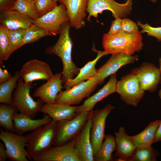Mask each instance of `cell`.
<instances>
[{"instance_id":"cell-18","label":"cell","mask_w":161,"mask_h":161,"mask_svg":"<svg viewBox=\"0 0 161 161\" xmlns=\"http://www.w3.org/2000/svg\"><path fill=\"white\" fill-rule=\"evenodd\" d=\"M92 121L90 116L76 136L75 147L80 161H94L90 139Z\"/></svg>"},{"instance_id":"cell-34","label":"cell","mask_w":161,"mask_h":161,"mask_svg":"<svg viewBox=\"0 0 161 161\" xmlns=\"http://www.w3.org/2000/svg\"><path fill=\"white\" fill-rule=\"evenodd\" d=\"M25 30L24 29L9 30L11 54L18 49V47L23 39Z\"/></svg>"},{"instance_id":"cell-38","label":"cell","mask_w":161,"mask_h":161,"mask_svg":"<svg viewBox=\"0 0 161 161\" xmlns=\"http://www.w3.org/2000/svg\"><path fill=\"white\" fill-rule=\"evenodd\" d=\"M16 0H0V12L12 10Z\"/></svg>"},{"instance_id":"cell-43","label":"cell","mask_w":161,"mask_h":161,"mask_svg":"<svg viewBox=\"0 0 161 161\" xmlns=\"http://www.w3.org/2000/svg\"><path fill=\"white\" fill-rule=\"evenodd\" d=\"M153 3L156 2L157 0H150Z\"/></svg>"},{"instance_id":"cell-12","label":"cell","mask_w":161,"mask_h":161,"mask_svg":"<svg viewBox=\"0 0 161 161\" xmlns=\"http://www.w3.org/2000/svg\"><path fill=\"white\" fill-rule=\"evenodd\" d=\"M131 73L137 77L141 89L145 92H154L161 80L159 69L154 64L147 62L133 69Z\"/></svg>"},{"instance_id":"cell-11","label":"cell","mask_w":161,"mask_h":161,"mask_svg":"<svg viewBox=\"0 0 161 161\" xmlns=\"http://www.w3.org/2000/svg\"><path fill=\"white\" fill-rule=\"evenodd\" d=\"M114 109V106L109 104L101 109L92 110L90 111L92 121L90 139L94 157L105 137L106 119L111 112Z\"/></svg>"},{"instance_id":"cell-21","label":"cell","mask_w":161,"mask_h":161,"mask_svg":"<svg viewBox=\"0 0 161 161\" xmlns=\"http://www.w3.org/2000/svg\"><path fill=\"white\" fill-rule=\"evenodd\" d=\"M116 73L111 75L108 81L94 95L85 100L81 105L77 106V114L89 112L93 110L95 104L111 94L116 92L117 82Z\"/></svg>"},{"instance_id":"cell-6","label":"cell","mask_w":161,"mask_h":161,"mask_svg":"<svg viewBox=\"0 0 161 161\" xmlns=\"http://www.w3.org/2000/svg\"><path fill=\"white\" fill-rule=\"evenodd\" d=\"M98 84L97 76L79 82L71 88L59 92L55 101L71 106L79 104L84 98L89 97Z\"/></svg>"},{"instance_id":"cell-4","label":"cell","mask_w":161,"mask_h":161,"mask_svg":"<svg viewBox=\"0 0 161 161\" xmlns=\"http://www.w3.org/2000/svg\"><path fill=\"white\" fill-rule=\"evenodd\" d=\"M31 85V83H25L20 77L12 96V100L13 105L20 113L33 118L40 111L44 102L40 98L35 101L32 97L30 95Z\"/></svg>"},{"instance_id":"cell-27","label":"cell","mask_w":161,"mask_h":161,"mask_svg":"<svg viewBox=\"0 0 161 161\" xmlns=\"http://www.w3.org/2000/svg\"><path fill=\"white\" fill-rule=\"evenodd\" d=\"M20 77L19 72L16 71L11 79L0 84V103L13 105L12 93L16 88Z\"/></svg>"},{"instance_id":"cell-17","label":"cell","mask_w":161,"mask_h":161,"mask_svg":"<svg viewBox=\"0 0 161 161\" xmlns=\"http://www.w3.org/2000/svg\"><path fill=\"white\" fill-rule=\"evenodd\" d=\"M62 77V73L54 74L46 83L36 88L34 92L33 97H39L45 103L56 102L57 95L64 88Z\"/></svg>"},{"instance_id":"cell-26","label":"cell","mask_w":161,"mask_h":161,"mask_svg":"<svg viewBox=\"0 0 161 161\" xmlns=\"http://www.w3.org/2000/svg\"><path fill=\"white\" fill-rule=\"evenodd\" d=\"M116 144L115 137L108 134L105 136L104 140L94 157L96 161H109L112 154L115 150Z\"/></svg>"},{"instance_id":"cell-41","label":"cell","mask_w":161,"mask_h":161,"mask_svg":"<svg viewBox=\"0 0 161 161\" xmlns=\"http://www.w3.org/2000/svg\"><path fill=\"white\" fill-rule=\"evenodd\" d=\"M160 141H161V120L156 131L155 143Z\"/></svg>"},{"instance_id":"cell-35","label":"cell","mask_w":161,"mask_h":161,"mask_svg":"<svg viewBox=\"0 0 161 161\" xmlns=\"http://www.w3.org/2000/svg\"><path fill=\"white\" fill-rule=\"evenodd\" d=\"M137 23V25L142 29L141 33H146L148 35L154 37L158 41H161V27H153L148 23L143 24L139 21Z\"/></svg>"},{"instance_id":"cell-32","label":"cell","mask_w":161,"mask_h":161,"mask_svg":"<svg viewBox=\"0 0 161 161\" xmlns=\"http://www.w3.org/2000/svg\"><path fill=\"white\" fill-rule=\"evenodd\" d=\"M160 154L152 145L137 148L132 161H155Z\"/></svg>"},{"instance_id":"cell-2","label":"cell","mask_w":161,"mask_h":161,"mask_svg":"<svg viewBox=\"0 0 161 161\" xmlns=\"http://www.w3.org/2000/svg\"><path fill=\"white\" fill-rule=\"evenodd\" d=\"M102 46L108 54L121 53L133 55L143 47L142 35L140 31L129 33L121 31L114 35L105 33L102 38Z\"/></svg>"},{"instance_id":"cell-37","label":"cell","mask_w":161,"mask_h":161,"mask_svg":"<svg viewBox=\"0 0 161 161\" xmlns=\"http://www.w3.org/2000/svg\"><path fill=\"white\" fill-rule=\"evenodd\" d=\"M122 18H117L112 21L108 34L114 35L120 33L122 31Z\"/></svg>"},{"instance_id":"cell-8","label":"cell","mask_w":161,"mask_h":161,"mask_svg":"<svg viewBox=\"0 0 161 161\" xmlns=\"http://www.w3.org/2000/svg\"><path fill=\"white\" fill-rule=\"evenodd\" d=\"M0 139L5 145L8 158L13 161H28L32 160L25 147L27 144L26 136L0 129Z\"/></svg>"},{"instance_id":"cell-29","label":"cell","mask_w":161,"mask_h":161,"mask_svg":"<svg viewBox=\"0 0 161 161\" xmlns=\"http://www.w3.org/2000/svg\"><path fill=\"white\" fill-rule=\"evenodd\" d=\"M11 45L9 30L4 26L0 25V64L7 60L10 55Z\"/></svg>"},{"instance_id":"cell-40","label":"cell","mask_w":161,"mask_h":161,"mask_svg":"<svg viewBox=\"0 0 161 161\" xmlns=\"http://www.w3.org/2000/svg\"><path fill=\"white\" fill-rule=\"evenodd\" d=\"M8 158V155L4 143L0 142V161H5Z\"/></svg>"},{"instance_id":"cell-23","label":"cell","mask_w":161,"mask_h":161,"mask_svg":"<svg viewBox=\"0 0 161 161\" xmlns=\"http://www.w3.org/2000/svg\"><path fill=\"white\" fill-rule=\"evenodd\" d=\"M0 24L9 30L26 29L32 25L33 20L21 13L14 10L0 12Z\"/></svg>"},{"instance_id":"cell-19","label":"cell","mask_w":161,"mask_h":161,"mask_svg":"<svg viewBox=\"0 0 161 161\" xmlns=\"http://www.w3.org/2000/svg\"><path fill=\"white\" fill-rule=\"evenodd\" d=\"M116 148L115 154L118 161H132L137 149L130 136L126 133L124 128L119 127L114 133Z\"/></svg>"},{"instance_id":"cell-3","label":"cell","mask_w":161,"mask_h":161,"mask_svg":"<svg viewBox=\"0 0 161 161\" xmlns=\"http://www.w3.org/2000/svg\"><path fill=\"white\" fill-rule=\"evenodd\" d=\"M56 123L52 120L26 136L28 141L26 149L32 160L53 146Z\"/></svg>"},{"instance_id":"cell-33","label":"cell","mask_w":161,"mask_h":161,"mask_svg":"<svg viewBox=\"0 0 161 161\" xmlns=\"http://www.w3.org/2000/svg\"><path fill=\"white\" fill-rule=\"evenodd\" d=\"M34 3L39 17L51 11L58 5L57 2L52 0H35Z\"/></svg>"},{"instance_id":"cell-25","label":"cell","mask_w":161,"mask_h":161,"mask_svg":"<svg viewBox=\"0 0 161 161\" xmlns=\"http://www.w3.org/2000/svg\"><path fill=\"white\" fill-rule=\"evenodd\" d=\"M160 121L157 120L152 121L140 133L130 136L137 148L151 145L155 143L156 132Z\"/></svg>"},{"instance_id":"cell-5","label":"cell","mask_w":161,"mask_h":161,"mask_svg":"<svg viewBox=\"0 0 161 161\" xmlns=\"http://www.w3.org/2000/svg\"><path fill=\"white\" fill-rule=\"evenodd\" d=\"M90 112L78 114L70 120L57 122L53 146L66 143L73 139L79 133L87 120Z\"/></svg>"},{"instance_id":"cell-15","label":"cell","mask_w":161,"mask_h":161,"mask_svg":"<svg viewBox=\"0 0 161 161\" xmlns=\"http://www.w3.org/2000/svg\"><path fill=\"white\" fill-rule=\"evenodd\" d=\"M138 60L137 55H129L118 53L112 55L109 59L97 69L99 84L103 83L109 76L115 73L122 67L132 64Z\"/></svg>"},{"instance_id":"cell-44","label":"cell","mask_w":161,"mask_h":161,"mask_svg":"<svg viewBox=\"0 0 161 161\" xmlns=\"http://www.w3.org/2000/svg\"><path fill=\"white\" fill-rule=\"evenodd\" d=\"M53 1H55V2H58V1H60V0H52Z\"/></svg>"},{"instance_id":"cell-14","label":"cell","mask_w":161,"mask_h":161,"mask_svg":"<svg viewBox=\"0 0 161 161\" xmlns=\"http://www.w3.org/2000/svg\"><path fill=\"white\" fill-rule=\"evenodd\" d=\"M76 137L64 144L52 146L32 160L34 161H80L75 147Z\"/></svg>"},{"instance_id":"cell-39","label":"cell","mask_w":161,"mask_h":161,"mask_svg":"<svg viewBox=\"0 0 161 161\" xmlns=\"http://www.w3.org/2000/svg\"><path fill=\"white\" fill-rule=\"evenodd\" d=\"M11 74L6 69L3 70L0 67V83L7 81L12 77Z\"/></svg>"},{"instance_id":"cell-10","label":"cell","mask_w":161,"mask_h":161,"mask_svg":"<svg viewBox=\"0 0 161 161\" xmlns=\"http://www.w3.org/2000/svg\"><path fill=\"white\" fill-rule=\"evenodd\" d=\"M69 21L66 9L62 4L42 16L34 20L32 25L46 30L51 36L60 34L63 26Z\"/></svg>"},{"instance_id":"cell-20","label":"cell","mask_w":161,"mask_h":161,"mask_svg":"<svg viewBox=\"0 0 161 161\" xmlns=\"http://www.w3.org/2000/svg\"><path fill=\"white\" fill-rule=\"evenodd\" d=\"M13 120L15 132L23 135L25 133L33 131L50 123L52 120L46 114L41 119H33L28 115L16 112L14 114Z\"/></svg>"},{"instance_id":"cell-13","label":"cell","mask_w":161,"mask_h":161,"mask_svg":"<svg viewBox=\"0 0 161 161\" xmlns=\"http://www.w3.org/2000/svg\"><path fill=\"white\" fill-rule=\"evenodd\" d=\"M20 77L27 84L35 80L47 81L53 76L51 68L47 63L41 60L32 59L25 63L19 72Z\"/></svg>"},{"instance_id":"cell-1","label":"cell","mask_w":161,"mask_h":161,"mask_svg":"<svg viewBox=\"0 0 161 161\" xmlns=\"http://www.w3.org/2000/svg\"><path fill=\"white\" fill-rule=\"evenodd\" d=\"M71 27L69 21L65 24L56 43L47 47L44 50L46 54L55 55L61 59L63 64L62 79L64 85L77 76L80 69L77 66L72 59L73 44L70 34Z\"/></svg>"},{"instance_id":"cell-36","label":"cell","mask_w":161,"mask_h":161,"mask_svg":"<svg viewBox=\"0 0 161 161\" xmlns=\"http://www.w3.org/2000/svg\"><path fill=\"white\" fill-rule=\"evenodd\" d=\"M121 30L123 32L129 33H134L139 31L137 24L126 17L122 18Z\"/></svg>"},{"instance_id":"cell-42","label":"cell","mask_w":161,"mask_h":161,"mask_svg":"<svg viewBox=\"0 0 161 161\" xmlns=\"http://www.w3.org/2000/svg\"><path fill=\"white\" fill-rule=\"evenodd\" d=\"M159 70L160 72V73L161 75V58H160L159 59ZM160 83L161 84V82H160ZM158 96L161 99V89L159 90V92H158Z\"/></svg>"},{"instance_id":"cell-7","label":"cell","mask_w":161,"mask_h":161,"mask_svg":"<svg viewBox=\"0 0 161 161\" xmlns=\"http://www.w3.org/2000/svg\"><path fill=\"white\" fill-rule=\"evenodd\" d=\"M132 4V0H127L123 4L114 0H88L86 21H91L92 17L97 18L99 14L106 10L110 11L115 18H125L131 13Z\"/></svg>"},{"instance_id":"cell-28","label":"cell","mask_w":161,"mask_h":161,"mask_svg":"<svg viewBox=\"0 0 161 161\" xmlns=\"http://www.w3.org/2000/svg\"><path fill=\"white\" fill-rule=\"evenodd\" d=\"M17 109L13 105L1 103L0 105V126L5 130L15 132L13 117Z\"/></svg>"},{"instance_id":"cell-30","label":"cell","mask_w":161,"mask_h":161,"mask_svg":"<svg viewBox=\"0 0 161 161\" xmlns=\"http://www.w3.org/2000/svg\"><path fill=\"white\" fill-rule=\"evenodd\" d=\"M47 36L51 35L45 29L32 25L26 29L23 39L18 47V49L26 44L35 42L40 38Z\"/></svg>"},{"instance_id":"cell-22","label":"cell","mask_w":161,"mask_h":161,"mask_svg":"<svg viewBox=\"0 0 161 161\" xmlns=\"http://www.w3.org/2000/svg\"><path fill=\"white\" fill-rule=\"evenodd\" d=\"M77 106L56 102L43 105L40 112L47 114L52 120L57 122L74 117L78 114L76 112Z\"/></svg>"},{"instance_id":"cell-31","label":"cell","mask_w":161,"mask_h":161,"mask_svg":"<svg viewBox=\"0 0 161 161\" xmlns=\"http://www.w3.org/2000/svg\"><path fill=\"white\" fill-rule=\"evenodd\" d=\"M35 0H16L12 10L17 11L33 20L38 16L35 6Z\"/></svg>"},{"instance_id":"cell-9","label":"cell","mask_w":161,"mask_h":161,"mask_svg":"<svg viewBox=\"0 0 161 161\" xmlns=\"http://www.w3.org/2000/svg\"><path fill=\"white\" fill-rule=\"evenodd\" d=\"M116 92L127 105L136 107L144 95L136 76L131 73L117 81Z\"/></svg>"},{"instance_id":"cell-16","label":"cell","mask_w":161,"mask_h":161,"mask_svg":"<svg viewBox=\"0 0 161 161\" xmlns=\"http://www.w3.org/2000/svg\"><path fill=\"white\" fill-rule=\"evenodd\" d=\"M88 0H60L66 9L71 27L76 30L85 26Z\"/></svg>"},{"instance_id":"cell-24","label":"cell","mask_w":161,"mask_h":161,"mask_svg":"<svg viewBox=\"0 0 161 161\" xmlns=\"http://www.w3.org/2000/svg\"><path fill=\"white\" fill-rule=\"evenodd\" d=\"M94 51L97 53V55L95 58L92 61L88 62L80 69L79 73L75 78L69 80L64 85V88L66 89L71 88L79 82L97 75V69L95 68V65L101 58L108 54L104 50L97 51L94 48Z\"/></svg>"}]
</instances>
